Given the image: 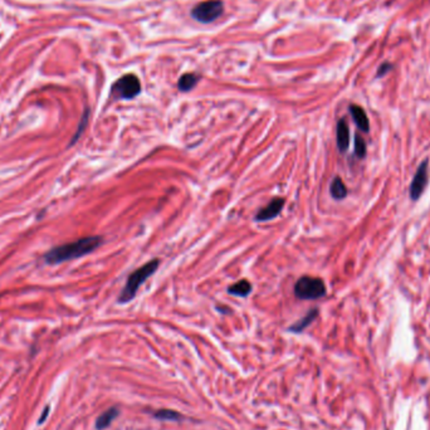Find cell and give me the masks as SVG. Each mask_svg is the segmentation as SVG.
I'll use <instances>...</instances> for the list:
<instances>
[{
  "label": "cell",
  "mask_w": 430,
  "mask_h": 430,
  "mask_svg": "<svg viewBox=\"0 0 430 430\" xmlns=\"http://www.w3.org/2000/svg\"><path fill=\"white\" fill-rule=\"evenodd\" d=\"M317 314H318V309H312V311H309L308 313L306 314V316L302 317V318L299 319L298 322L293 323V325H292L291 327L288 328V330L291 331V332H296V333L302 332L304 328L308 327L312 322H313L314 319L317 318Z\"/></svg>",
  "instance_id": "11"
},
{
  "label": "cell",
  "mask_w": 430,
  "mask_h": 430,
  "mask_svg": "<svg viewBox=\"0 0 430 430\" xmlns=\"http://www.w3.org/2000/svg\"><path fill=\"white\" fill-rule=\"evenodd\" d=\"M293 292L294 296L299 299H318L326 296L327 289L321 278L303 276L296 282Z\"/></svg>",
  "instance_id": "3"
},
{
  "label": "cell",
  "mask_w": 430,
  "mask_h": 430,
  "mask_svg": "<svg viewBox=\"0 0 430 430\" xmlns=\"http://www.w3.org/2000/svg\"><path fill=\"white\" fill-rule=\"evenodd\" d=\"M102 238L97 237V235L82 238V239H78L76 242H71L67 243V244L53 248L48 253H46L44 260L48 264H58V263L76 259V258L83 257V255L92 253L93 250L97 249L102 244Z\"/></svg>",
  "instance_id": "1"
},
{
  "label": "cell",
  "mask_w": 430,
  "mask_h": 430,
  "mask_svg": "<svg viewBox=\"0 0 430 430\" xmlns=\"http://www.w3.org/2000/svg\"><path fill=\"white\" fill-rule=\"evenodd\" d=\"M366 142L363 140V137L361 135L356 134L355 135V155L358 159H365L366 156Z\"/></svg>",
  "instance_id": "16"
},
{
  "label": "cell",
  "mask_w": 430,
  "mask_h": 430,
  "mask_svg": "<svg viewBox=\"0 0 430 430\" xmlns=\"http://www.w3.org/2000/svg\"><path fill=\"white\" fill-rule=\"evenodd\" d=\"M427 164H429V160L427 159H425L424 161L420 164L416 173H415L414 178H412L411 184H410L409 195H410V199L414 201L419 200L421 194L424 193L425 188H426L427 181H429V175H427Z\"/></svg>",
  "instance_id": "6"
},
{
  "label": "cell",
  "mask_w": 430,
  "mask_h": 430,
  "mask_svg": "<svg viewBox=\"0 0 430 430\" xmlns=\"http://www.w3.org/2000/svg\"><path fill=\"white\" fill-rule=\"evenodd\" d=\"M336 140H337V147L340 152H346L350 147V129L345 119H341L337 122V130H336Z\"/></svg>",
  "instance_id": "8"
},
{
  "label": "cell",
  "mask_w": 430,
  "mask_h": 430,
  "mask_svg": "<svg viewBox=\"0 0 430 430\" xmlns=\"http://www.w3.org/2000/svg\"><path fill=\"white\" fill-rule=\"evenodd\" d=\"M141 92V83L135 75H125L112 86L111 93L119 100H132Z\"/></svg>",
  "instance_id": "5"
},
{
  "label": "cell",
  "mask_w": 430,
  "mask_h": 430,
  "mask_svg": "<svg viewBox=\"0 0 430 430\" xmlns=\"http://www.w3.org/2000/svg\"><path fill=\"white\" fill-rule=\"evenodd\" d=\"M223 12H224V4L222 0H206L194 7L191 17L200 23L209 24L219 18Z\"/></svg>",
  "instance_id": "4"
},
{
  "label": "cell",
  "mask_w": 430,
  "mask_h": 430,
  "mask_svg": "<svg viewBox=\"0 0 430 430\" xmlns=\"http://www.w3.org/2000/svg\"><path fill=\"white\" fill-rule=\"evenodd\" d=\"M117 416H119V409H117V407H111V409H109L107 411H105L103 414H101L100 416H98L97 421H96V429H106V427L111 425V422L114 421Z\"/></svg>",
  "instance_id": "12"
},
{
  "label": "cell",
  "mask_w": 430,
  "mask_h": 430,
  "mask_svg": "<svg viewBox=\"0 0 430 430\" xmlns=\"http://www.w3.org/2000/svg\"><path fill=\"white\" fill-rule=\"evenodd\" d=\"M348 110H350V114L351 116H352L353 122H355L356 126L361 130V132L368 134V132H370V121H368V117L367 115H366L365 110L357 105H351L350 107H348Z\"/></svg>",
  "instance_id": "9"
},
{
  "label": "cell",
  "mask_w": 430,
  "mask_h": 430,
  "mask_svg": "<svg viewBox=\"0 0 430 430\" xmlns=\"http://www.w3.org/2000/svg\"><path fill=\"white\" fill-rule=\"evenodd\" d=\"M250 292H252V284H250V282L247 281V279H242V281L232 284V286L228 288V293L237 297H247Z\"/></svg>",
  "instance_id": "13"
},
{
  "label": "cell",
  "mask_w": 430,
  "mask_h": 430,
  "mask_svg": "<svg viewBox=\"0 0 430 430\" xmlns=\"http://www.w3.org/2000/svg\"><path fill=\"white\" fill-rule=\"evenodd\" d=\"M330 193L331 196H332L335 200H342V199H345L346 196H347L348 190L340 176H336V178H333V180L331 181Z\"/></svg>",
  "instance_id": "10"
},
{
  "label": "cell",
  "mask_w": 430,
  "mask_h": 430,
  "mask_svg": "<svg viewBox=\"0 0 430 430\" xmlns=\"http://www.w3.org/2000/svg\"><path fill=\"white\" fill-rule=\"evenodd\" d=\"M284 203L286 201H284L283 198L273 199L267 206H264V208L258 211L257 215H255V220L257 222H269V220L277 218L281 214V211L283 210Z\"/></svg>",
  "instance_id": "7"
},
{
  "label": "cell",
  "mask_w": 430,
  "mask_h": 430,
  "mask_svg": "<svg viewBox=\"0 0 430 430\" xmlns=\"http://www.w3.org/2000/svg\"><path fill=\"white\" fill-rule=\"evenodd\" d=\"M199 80H200V77L194 75V73H185V75L181 76L178 82L179 90H180L181 92H189V91H191L195 87L196 83L199 82Z\"/></svg>",
  "instance_id": "14"
},
{
  "label": "cell",
  "mask_w": 430,
  "mask_h": 430,
  "mask_svg": "<svg viewBox=\"0 0 430 430\" xmlns=\"http://www.w3.org/2000/svg\"><path fill=\"white\" fill-rule=\"evenodd\" d=\"M391 70H392V66L390 65V63H384V65L380 66V68L377 70V75H376V77H382V76H385Z\"/></svg>",
  "instance_id": "18"
},
{
  "label": "cell",
  "mask_w": 430,
  "mask_h": 430,
  "mask_svg": "<svg viewBox=\"0 0 430 430\" xmlns=\"http://www.w3.org/2000/svg\"><path fill=\"white\" fill-rule=\"evenodd\" d=\"M154 416L160 420H175V421L176 420L181 419V415L179 414L178 411H175V410H169V409L159 410L157 412H155Z\"/></svg>",
  "instance_id": "15"
},
{
  "label": "cell",
  "mask_w": 430,
  "mask_h": 430,
  "mask_svg": "<svg viewBox=\"0 0 430 430\" xmlns=\"http://www.w3.org/2000/svg\"><path fill=\"white\" fill-rule=\"evenodd\" d=\"M87 120H88V111H86V114L83 115V117H82V122H81V126L78 127V131L76 132V136H75V139H73L72 144L76 141V140L78 139V137L81 136V132H82V130L86 127V124H87Z\"/></svg>",
  "instance_id": "17"
},
{
  "label": "cell",
  "mask_w": 430,
  "mask_h": 430,
  "mask_svg": "<svg viewBox=\"0 0 430 430\" xmlns=\"http://www.w3.org/2000/svg\"><path fill=\"white\" fill-rule=\"evenodd\" d=\"M159 264H160L159 259L150 260L149 263L141 265L139 269L132 272V273L130 274L129 279H127L126 286L124 287V289H122L121 293H120L119 302H121V303H127V302L132 301V299L135 298V296H136L139 288L142 286V283H145V282H146L147 279H149L150 277L157 271Z\"/></svg>",
  "instance_id": "2"
}]
</instances>
